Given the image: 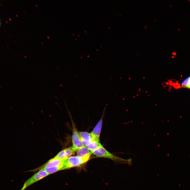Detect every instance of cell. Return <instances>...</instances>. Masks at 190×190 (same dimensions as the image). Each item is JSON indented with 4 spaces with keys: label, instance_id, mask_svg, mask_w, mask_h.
<instances>
[{
    "label": "cell",
    "instance_id": "1",
    "mask_svg": "<svg viewBox=\"0 0 190 190\" xmlns=\"http://www.w3.org/2000/svg\"><path fill=\"white\" fill-rule=\"evenodd\" d=\"M92 153L98 157L107 158L120 163H126L129 165H131V158L126 160L117 157L108 151L102 145L92 151Z\"/></svg>",
    "mask_w": 190,
    "mask_h": 190
},
{
    "label": "cell",
    "instance_id": "2",
    "mask_svg": "<svg viewBox=\"0 0 190 190\" xmlns=\"http://www.w3.org/2000/svg\"><path fill=\"white\" fill-rule=\"evenodd\" d=\"M91 154H89L82 157L78 156L69 157L65 160L64 170L78 167L87 163L89 160Z\"/></svg>",
    "mask_w": 190,
    "mask_h": 190
},
{
    "label": "cell",
    "instance_id": "3",
    "mask_svg": "<svg viewBox=\"0 0 190 190\" xmlns=\"http://www.w3.org/2000/svg\"><path fill=\"white\" fill-rule=\"evenodd\" d=\"M49 175L44 170L41 169L25 182L21 190H24L33 184Z\"/></svg>",
    "mask_w": 190,
    "mask_h": 190
},
{
    "label": "cell",
    "instance_id": "4",
    "mask_svg": "<svg viewBox=\"0 0 190 190\" xmlns=\"http://www.w3.org/2000/svg\"><path fill=\"white\" fill-rule=\"evenodd\" d=\"M72 142L73 148L75 152L79 149L84 146L79 136V132L78 131L76 127L72 122Z\"/></svg>",
    "mask_w": 190,
    "mask_h": 190
},
{
    "label": "cell",
    "instance_id": "5",
    "mask_svg": "<svg viewBox=\"0 0 190 190\" xmlns=\"http://www.w3.org/2000/svg\"><path fill=\"white\" fill-rule=\"evenodd\" d=\"M102 117L103 116L90 133L92 140L98 142H99V137L103 122Z\"/></svg>",
    "mask_w": 190,
    "mask_h": 190
},
{
    "label": "cell",
    "instance_id": "6",
    "mask_svg": "<svg viewBox=\"0 0 190 190\" xmlns=\"http://www.w3.org/2000/svg\"><path fill=\"white\" fill-rule=\"evenodd\" d=\"M75 152L72 146L60 151L55 157L61 160H65L71 156Z\"/></svg>",
    "mask_w": 190,
    "mask_h": 190
},
{
    "label": "cell",
    "instance_id": "7",
    "mask_svg": "<svg viewBox=\"0 0 190 190\" xmlns=\"http://www.w3.org/2000/svg\"><path fill=\"white\" fill-rule=\"evenodd\" d=\"M65 160H61L55 157L49 160L43 165L41 167V169L55 167L63 164L64 163Z\"/></svg>",
    "mask_w": 190,
    "mask_h": 190
},
{
    "label": "cell",
    "instance_id": "8",
    "mask_svg": "<svg viewBox=\"0 0 190 190\" xmlns=\"http://www.w3.org/2000/svg\"><path fill=\"white\" fill-rule=\"evenodd\" d=\"M79 133L82 144L87 146L93 140L90 133L86 132H79Z\"/></svg>",
    "mask_w": 190,
    "mask_h": 190
},
{
    "label": "cell",
    "instance_id": "9",
    "mask_svg": "<svg viewBox=\"0 0 190 190\" xmlns=\"http://www.w3.org/2000/svg\"><path fill=\"white\" fill-rule=\"evenodd\" d=\"M64 163L63 164L57 166L48 168H44L41 169L44 170L49 175L57 171L64 170Z\"/></svg>",
    "mask_w": 190,
    "mask_h": 190
},
{
    "label": "cell",
    "instance_id": "10",
    "mask_svg": "<svg viewBox=\"0 0 190 190\" xmlns=\"http://www.w3.org/2000/svg\"><path fill=\"white\" fill-rule=\"evenodd\" d=\"M77 156L82 157L92 153L91 151L86 146H84L78 149L77 151Z\"/></svg>",
    "mask_w": 190,
    "mask_h": 190
},
{
    "label": "cell",
    "instance_id": "11",
    "mask_svg": "<svg viewBox=\"0 0 190 190\" xmlns=\"http://www.w3.org/2000/svg\"><path fill=\"white\" fill-rule=\"evenodd\" d=\"M102 145L100 142H98L92 140L91 142L87 147L92 152L100 147Z\"/></svg>",
    "mask_w": 190,
    "mask_h": 190
},
{
    "label": "cell",
    "instance_id": "12",
    "mask_svg": "<svg viewBox=\"0 0 190 190\" xmlns=\"http://www.w3.org/2000/svg\"><path fill=\"white\" fill-rule=\"evenodd\" d=\"M182 87L190 89V76L185 79L181 84Z\"/></svg>",
    "mask_w": 190,
    "mask_h": 190
},
{
    "label": "cell",
    "instance_id": "13",
    "mask_svg": "<svg viewBox=\"0 0 190 190\" xmlns=\"http://www.w3.org/2000/svg\"><path fill=\"white\" fill-rule=\"evenodd\" d=\"M0 25H1V23H0Z\"/></svg>",
    "mask_w": 190,
    "mask_h": 190
}]
</instances>
